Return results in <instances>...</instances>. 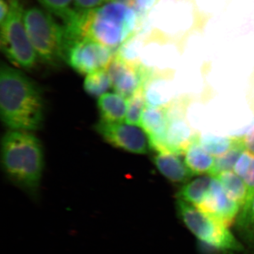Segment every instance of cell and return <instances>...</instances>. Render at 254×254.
Instances as JSON below:
<instances>
[{
	"mask_svg": "<svg viewBox=\"0 0 254 254\" xmlns=\"http://www.w3.org/2000/svg\"><path fill=\"white\" fill-rule=\"evenodd\" d=\"M10 3L9 14L1 24V53L14 67L30 71L36 67L39 58L25 27L23 6L18 0Z\"/></svg>",
	"mask_w": 254,
	"mask_h": 254,
	"instance_id": "cell-5",
	"label": "cell"
},
{
	"mask_svg": "<svg viewBox=\"0 0 254 254\" xmlns=\"http://www.w3.org/2000/svg\"><path fill=\"white\" fill-rule=\"evenodd\" d=\"M115 93L129 98L140 88L144 87L153 76V71L141 62H128L115 54L107 68Z\"/></svg>",
	"mask_w": 254,
	"mask_h": 254,
	"instance_id": "cell-9",
	"label": "cell"
},
{
	"mask_svg": "<svg viewBox=\"0 0 254 254\" xmlns=\"http://www.w3.org/2000/svg\"><path fill=\"white\" fill-rule=\"evenodd\" d=\"M1 163L6 177L33 199L38 198L45 157L33 132L9 130L1 142Z\"/></svg>",
	"mask_w": 254,
	"mask_h": 254,
	"instance_id": "cell-2",
	"label": "cell"
},
{
	"mask_svg": "<svg viewBox=\"0 0 254 254\" xmlns=\"http://www.w3.org/2000/svg\"><path fill=\"white\" fill-rule=\"evenodd\" d=\"M254 160V155L253 153L245 150L237 160L235 168H234L235 173L242 179L245 178L253 163Z\"/></svg>",
	"mask_w": 254,
	"mask_h": 254,
	"instance_id": "cell-24",
	"label": "cell"
},
{
	"mask_svg": "<svg viewBox=\"0 0 254 254\" xmlns=\"http://www.w3.org/2000/svg\"><path fill=\"white\" fill-rule=\"evenodd\" d=\"M247 238L254 245V225L248 231L245 232Z\"/></svg>",
	"mask_w": 254,
	"mask_h": 254,
	"instance_id": "cell-31",
	"label": "cell"
},
{
	"mask_svg": "<svg viewBox=\"0 0 254 254\" xmlns=\"http://www.w3.org/2000/svg\"><path fill=\"white\" fill-rule=\"evenodd\" d=\"M42 7L55 18L64 21L71 14L73 10V0H37Z\"/></svg>",
	"mask_w": 254,
	"mask_h": 254,
	"instance_id": "cell-22",
	"label": "cell"
},
{
	"mask_svg": "<svg viewBox=\"0 0 254 254\" xmlns=\"http://www.w3.org/2000/svg\"><path fill=\"white\" fill-rule=\"evenodd\" d=\"M212 181L213 177L201 176L187 182L177 193V199L197 206L208 194Z\"/></svg>",
	"mask_w": 254,
	"mask_h": 254,
	"instance_id": "cell-16",
	"label": "cell"
},
{
	"mask_svg": "<svg viewBox=\"0 0 254 254\" xmlns=\"http://www.w3.org/2000/svg\"><path fill=\"white\" fill-rule=\"evenodd\" d=\"M249 188V192L254 190V160L248 173L243 179Z\"/></svg>",
	"mask_w": 254,
	"mask_h": 254,
	"instance_id": "cell-28",
	"label": "cell"
},
{
	"mask_svg": "<svg viewBox=\"0 0 254 254\" xmlns=\"http://www.w3.org/2000/svg\"><path fill=\"white\" fill-rule=\"evenodd\" d=\"M187 100L177 99L166 105L168 108V128L166 146L171 153L185 155L193 136L186 120Z\"/></svg>",
	"mask_w": 254,
	"mask_h": 254,
	"instance_id": "cell-10",
	"label": "cell"
},
{
	"mask_svg": "<svg viewBox=\"0 0 254 254\" xmlns=\"http://www.w3.org/2000/svg\"><path fill=\"white\" fill-rule=\"evenodd\" d=\"M9 1H18V0H9Z\"/></svg>",
	"mask_w": 254,
	"mask_h": 254,
	"instance_id": "cell-32",
	"label": "cell"
},
{
	"mask_svg": "<svg viewBox=\"0 0 254 254\" xmlns=\"http://www.w3.org/2000/svg\"><path fill=\"white\" fill-rule=\"evenodd\" d=\"M168 123L166 105H147L141 127L149 137L151 149L155 152H170L166 146Z\"/></svg>",
	"mask_w": 254,
	"mask_h": 254,
	"instance_id": "cell-12",
	"label": "cell"
},
{
	"mask_svg": "<svg viewBox=\"0 0 254 254\" xmlns=\"http://www.w3.org/2000/svg\"><path fill=\"white\" fill-rule=\"evenodd\" d=\"M135 9L142 17L147 18L150 11L156 6L160 0H133Z\"/></svg>",
	"mask_w": 254,
	"mask_h": 254,
	"instance_id": "cell-25",
	"label": "cell"
},
{
	"mask_svg": "<svg viewBox=\"0 0 254 254\" xmlns=\"http://www.w3.org/2000/svg\"><path fill=\"white\" fill-rule=\"evenodd\" d=\"M200 137L198 133H195L191 143L185 151V163L193 175H210L215 159L200 144Z\"/></svg>",
	"mask_w": 254,
	"mask_h": 254,
	"instance_id": "cell-14",
	"label": "cell"
},
{
	"mask_svg": "<svg viewBox=\"0 0 254 254\" xmlns=\"http://www.w3.org/2000/svg\"><path fill=\"white\" fill-rule=\"evenodd\" d=\"M244 138H245L246 150L254 155V129L252 130L247 136H244Z\"/></svg>",
	"mask_w": 254,
	"mask_h": 254,
	"instance_id": "cell-29",
	"label": "cell"
},
{
	"mask_svg": "<svg viewBox=\"0 0 254 254\" xmlns=\"http://www.w3.org/2000/svg\"><path fill=\"white\" fill-rule=\"evenodd\" d=\"M179 216L187 228L206 248L218 252H240L243 247L221 222L200 212L194 205L177 200Z\"/></svg>",
	"mask_w": 254,
	"mask_h": 254,
	"instance_id": "cell-6",
	"label": "cell"
},
{
	"mask_svg": "<svg viewBox=\"0 0 254 254\" xmlns=\"http://www.w3.org/2000/svg\"><path fill=\"white\" fill-rule=\"evenodd\" d=\"M180 155L171 152H156L153 163L162 175L173 183H187L194 176L187 168Z\"/></svg>",
	"mask_w": 254,
	"mask_h": 254,
	"instance_id": "cell-13",
	"label": "cell"
},
{
	"mask_svg": "<svg viewBox=\"0 0 254 254\" xmlns=\"http://www.w3.org/2000/svg\"><path fill=\"white\" fill-rule=\"evenodd\" d=\"M107 0H73V7L77 11H88L100 7Z\"/></svg>",
	"mask_w": 254,
	"mask_h": 254,
	"instance_id": "cell-26",
	"label": "cell"
},
{
	"mask_svg": "<svg viewBox=\"0 0 254 254\" xmlns=\"http://www.w3.org/2000/svg\"><path fill=\"white\" fill-rule=\"evenodd\" d=\"M145 20L134 8L109 1L81 12L78 30L83 38H91L116 53L127 40L141 33Z\"/></svg>",
	"mask_w": 254,
	"mask_h": 254,
	"instance_id": "cell-3",
	"label": "cell"
},
{
	"mask_svg": "<svg viewBox=\"0 0 254 254\" xmlns=\"http://www.w3.org/2000/svg\"><path fill=\"white\" fill-rule=\"evenodd\" d=\"M23 21L39 60L54 66L64 60V29L57 18L43 8L31 6L23 11Z\"/></svg>",
	"mask_w": 254,
	"mask_h": 254,
	"instance_id": "cell-4",
	"label": "cell"
},
{
	"mask_svg": "<svg viewBox=\"0 0 254 254\" xmlns=\"http://www.w3.org/2000/svg\"><path fill=\"white\" fill-rule=\"evenodd\" d=\"M95 130L105 141L125 151L144 155L151 149L149 137L142 127L100 120L95 125Z\"/></svg>",
	"mask_w": 254,
	"mask_h": 254,
	"instance_id": "cell-8",
	"label": "cell"
},
{
	"mask_svg": "<svg viewBox=\"0 0 254 254\" xmlns=\"http://www.w3.org/2000/svg\"><path fill=\"white\" fill-rule=\"evenodd\" d=\"M11 9V3L9 0H0V24L7 18Z\"/></svg>",
	"mask_w": 254,
	"mask_h": 254,
	"instance_id": "cell-27",
	"label": "cell"
},
{
	"mask_svg": "<svg viewBox=\"0 0 254 254\" xmlns=\"http://www.w3.org/2000/svg\"><path fill=\"white\" fill-rule=\"evenodd\" d=\"M98 108L101 120L110 123H125L127 99L117 93H107L98 98Z\"/></svg>",
	"mask_w": 254,
	"mask_h": 254,
	"instance_id": "cell-15",
	"label": "cell"
},
{
	"mask_svg": "<svg viewBox=\"0 0 254 254\" xmlns=\"http://www.w3.org/2000/svg\"><path fill=\"white\" fill-rule=\"evenodd\" d=\"M222 184L229 198L236 202L241 208L245 205L249 194V188L245 180L232 171L225 172L215 177Z\"/></svg>",
	"mask_w": 254,
	"mask_h": 254,
	"instance_id": "cell-17",
	"label": "cell"
},
{
	"mask_svg": "<svg viewBox=\"0 0 254 254\" xmlns=\"http://www.w3.org/2000/svg\"><path fill=\"white\" fill-rule=\"evenodd\" d=\"M147 107L144 87H141L127 99V123L141 127L142 118Z\"/></svg>",
	"mask_w": 254,
	"mask_h": 254,
	"instance_id": "cell-20",
	"label": "cell"
},
{
	"mask_svg": "<svg viewBox=\"0 0 254 254\" xmlns=\"http://www.w3.org/2000/svg\"><path fill=\"white\" fill-rule=\"evenodd\" d=\"M195 208L228 227L236 222L241 209L236 202L229 198L222 184L215 177L208 194Z\"/></svg>",
	"mask_w": 254,
	"mask_h": 254,
	"instance_id": "cell-11",
	"label": "cell"
},
{
	"mask_svg": "<svg viewBox=\"0 0 254 254\" xmlns=\"http://www.w3.org/2000/svg\"><path fill=\"white\" fill-rule=\"evenodd\" d=\"M45 103L39 86L19 68L1 63L0 115L9 130L31 131L41 128Z\"/></svg>",
	"mask_w": 254,
	"mask_h": 254,
	"instance_id": "cell-1",
	"label": "cell"
},
{
	"mask_svg": "<svg viewBox=\"0 0 254 254\" xmlns=\"http://www.w3.org/2000/svg\"><path fill=\"white\" fill-rule=\"evenodd\" d=\"M110 1H115V2L122 3L129 6V7H133L134 6V1L133 0H110Z\"/></svg>",
	"mask_w": 254,
	"mask_h": 254,
	"instance_id": "cell-30",
	"label": "cell"
},
{
	"mask_svg": "<svg viewBox=\"0 0 254 254\" xmlns=\"http://www.w3.org/2000/svg\"><path fill=\"white\" fill-rule=\"evenodd\" d=\"M115 53L98 42L82 38L69 43L64 50V61L82 74L107 69Z\"/></svg>",
	"mask_w": 254,
	"mask_h": 254,
	"instance_id": "cell-7",
	"label": "cell"
},
{
	"mask_svg": "<svg viewBox=\"0 0 254 254\" xmlns=\"http://www.w3.org/2000/svg\"><path fill=\"white\" fill-rule=\"evenodd\" d=\"M236 137H218L204 136L200 137V144L208 153L218 157L231 149L237 141Z\"/></svg>",
	"mask_w": 254,
	"mask_h": 254,
	"instance_id": "cell-21",
	"label": "cell"
},
{
	"mask_svg": "<svg viewBox=\"0 0 254 254\" xmlns=\"http://www.w3.org/2000/svg\"><path fill=\"white\" fill-rule=\"evenodd\" d=\"M245 150V138L244 136L237 137L236 143L231 149L215 159V163L210 176L215 177L225 172L232 171L235 168L240 155Z\"/></svg>",
	"mask_w": 254,
	"mask_h": 254,
	"instance_id": "cell-18",
	"label": "cell"
},
{
	"mask_svg": "<svg viewBox=\"0 0 254 254\" xmlns=\"http://www.w3.org/2000/svg\"><path fill=\"white\" fill-rule=\"evenodd\" d=\"M237 229L245 233L254 225V190L249 192L246 203L240 209L236 220Z\"/></svg>",
	"mask_w": 254,
	"mask_h": 254,
	"instance_id": "cell-23",
	"label": "cell"
},
{
	"mask_svg": "<svg viewBox=\"0 0 254 254\" xmlns=\"http://www.w3.org/2000/svg\"><path fill=\"white\" fill-rule=\"evenodd\" d=\"M84 91L92 97L99 98L112 88L108 70L103 69L86 75L83 83Z\"/></svg>",
	"mask_w": 254,
	"mask_h": 254,
	"instance_id": "cell-19",
	"label": "cell"
}]
</instances>
